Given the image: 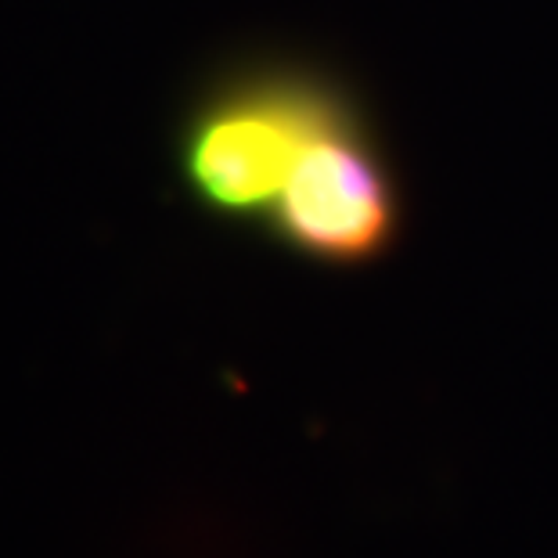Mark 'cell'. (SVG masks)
Instances as JSON below:
<instances>
[{"label": "cell", "mask_w": 558, "mask_h": 558, "mask_svg": "<svg viewBox=\"0 0 558 558\" xmlns=\"http://www.w3.org/2000/svg\"><path fill=\"white\" fill-rule=\"evenodd\" d=\"M357 98L328 69L306 62L248 65L192 112L181 134V173L202 206L264 223L295 162Z\"/></svg>", "instance_id": "obj_1"}, {"label": "cell", "mask_w": 558, "mask_h": 558, "mask_svg": "<svg viewBox=\"0 0 558 558\" xmlns=\"http://www.w3.org/2000/svg\"><path fill=\"white\" fill-rule=\"evenodd\" d=\"M264 228L320 267H364L397 245L403 195L361 105L314 137Z\"/></svg>", "instance_id": "obj_2"}]
</instances>
